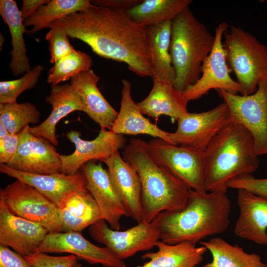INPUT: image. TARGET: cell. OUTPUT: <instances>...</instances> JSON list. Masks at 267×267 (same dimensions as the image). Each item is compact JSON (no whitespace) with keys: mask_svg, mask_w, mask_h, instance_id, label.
Here are the masks:
<instances>
[{"mask_svg":"<svg viewBox=\"0 0 267 267\" xmlns=\"http://www.w3.org/2000/svg\"><path fill=\"white\" fill-rule=\"evenodd\" d=\"M69 36L87 44L100 57L126 63L140 77H152L146 48L147 27L125 11L94 5L51 23Z\"/></svg>","mask_w":267,"mask_h":267,"instance_id":"6da1fadb","label":"cell"},{"mask_svg":"<svg viewBox=\"0 0 267 267\" xmlns=\"http://www.w3.org/2000/svg\"><path fill=\"white\" fill-rule=\"evenodd\" d=\"M230 212L231 202L226 193L189 188L184 208L160 212L152 222L158 228L162 242L170 245L182 242L196 245L208 236L226 231Z\"/></svg>","mask_w":267,"mask_h":267,"instance_id":"7a4b0ae2","label":"cell"},{"mask_svg":"<svg viewBox=\"0 0 267 267\" xmlns=\"http://www.w3.org/2000/svg\"><path fill=\"white\" fill-rule=\"evenodd\" d=\"M147 144L140 138H132L124 148L122 157L139 177L143 221L151 222L160 212L184 208L189 188L151 158Z\"/></svg>","mask_w":267,"mask_h":267,"instance_id":"3957f363","label":"cell"},{"mask_svg":"<svg viewBox=\"0 0 267 267\" xmlns=\"http://www.w3.org/2000/svg\"><path fill=\"white\" fill-rule=\"evenodd\" d=\"M204 154L206 192L226 193L229 180L240 175H252L259 167L250 133L233 121L214 137Z\"/></svg>","mask_w":267,"mask_h":267,"instance_id":"277c9868","label":"cell"},{"mask_svg":"<svg viewBox=\"0 0 267 267\" xmlns=\"http://www.w3.org/2000/svg\"><path fill=\"white\" fill-rule=\"evenodd\" d=\"M215 36L189 7L172 21L170 54L176 72L175 88L182 92L200 78L204 60L210 53Z\"/></svg>","mask_w":267,"mask_h":267,"instance_id":"5b68a950","label":"cell"},{"mask_svg":"<svg viewBox=\"0 0 267 267\" xmlns=\"http://www.w3.org/2000/svg\"><path fill=\"white\" fill-rule=\"evenodd\" d=\"M222 46L230 71L236 76L242 95L251 94L267 79V46L240 26L224 32Z\"/></svg>","mask_w":267,"mask_h":267,"instance_id":"8992f818","label":"cell"},{"mask_svg":"<svg viewBox=\"0 0 267 267\" xmlns=\"http://www.w3.org/2000/svg\"><path fill=\"white\" fill-rule=\"evenodd\" d=\"M0 200L11 214L41 224L49 233L61 232L60 209L32 186L16 179L0 189Z\"/></svg>","mask_w":267,"mask_h":267,"instance_id":"52a82bcc","label":"cell"},{"mask_svg":"<svg viewBox=\"0 0 267 267\" xmlns=\"http://www.w3.org/2000/svg\"><path fill=\"white\" fill-rule=\"evenodd\" d=\"M216 91L226 104L232 121L250 133L256 155H267V79L249 95L233 94L223 89Z\"/></svg>","mask_w":267,"mask_h":267,"instance_id":"ba28073f","label":"cell"},{"mask_svg":"<svg viewBox=\"0 0 267 267\" xmlns=\"http://www.w3.org/2000/svg\"><path fill=\"white\" fill-rule=\"evenodd\" d=\"M151 158L181 179L189 188L206 192L204 188V151L169 143L154 138L147 144Z\"/></svg>","mask_w":267,"mask_h":267,"instance_id":"9c48e42d","label":"cell"},{"mask_svg":"<svg viewBox=\"0 0 267 267\" xmlns=\"http://www.w3.org/2000/svg\"><path fill=\"white\" fill-rule=\"evenodd\" d=\"M89 233L96 242L122 260L150 250L160 240L156 226L144 221L126 230L119 231L109 227L106 222L100 219L89 226Z\"/></svg>","mask_w":267,"mask_h":267,"instance_id":"30bf717a","label":"cell"},{"mask_svg":"<svg viewBox=\"0 0 267 267\" xmlns=\"http://www.w3.org/2000/svg\"><path fill=\"white\" fill-rule=\"evenodd\" d=\"M228 27L225 22L220 23L216 27L214 44L203 62L200 78L181 92L187 103L199 98L213 89H223L233 94L240 92L239 84L230 76L222 46L223 34Z\"/></svg>","mask_w":267,"mask_h":267,"instance_id":"8fae6325","label":"cell"},{"mask_svg":"<svg viewBox=\"0 0 267 267\" xmlns=\"http://www.w3.org/2000/svg\"><path fill=\"white\" fill-rule=\"evenodd\" d=\"M228 107L223 102L200 113H188L177 121L178 127L169 136L175 145L204 151L214 137L231 121Z\"/></svg>","mask_w":267,"mask_h":267,"instance_id":"7c38bea8","label":"cell"},{"mask_svg":"<svg viewBox=\"0 0 267 267\" xmlns=\"http://www.w3.org/2000/svg\"><path fill=\"white\" fill-rule=\"evenodd\" d=\"M81 135L80 132L74 130L65 134L75 144V149L69 155L60 154L61 173L73 175L88 162L99 161L104 163L115 152L126 146L127 139L124 135L115 134L103 127H100L98 135L93 140H84Z\"/></svg>","mask_w":267,"mask_h":267,"instance_id":"4fadbf2b","label":"cell"},{"mask_svg":"<svg viewBox=\"0 0 267 267\" xmlns=\"http://www.w3.org/2000/svg\"><path fill=\"white\" fill-rule=\"evenodd\" d=\"M28 127L18 133V149L6 165L18 171L33 174L61 173L60 154L54 145L31 134Z\"/></svg>","mask_w":267,"mask_h":267,"instance_id":"5bb4252c","label":"cell"},{"mask_svg":"<svg viewBox=\"0 0 267 267\" xmlns=\"http://www.w3.org/2000/svg\"><path fill=\"white\" fill-rule=\"evenodd\" d=\"M81 170L86 179L87 190L97 204L101 219L107 222L111 228L119 230L121 218L129 217V215L108 170L96 161L86 163Z\"/></svg>","mask_w":267,"mask_h":267,"instance_id":"9a60e30c","label":"cell"},{"mask_svg":"<svg viewBox=\"0 0 267 267\" xmlns=\"http://www.w3.org/2000/svg\"><path fill=\"white\" fill-rule=\"evenodd\" d=\"M43 253H69L90 265L104 267H126L124 260L116 257L106 247L94 245L80 232L48 233L38 250Z\"/></svg>","mask_w":267,"mask_h":267,"instance_id":"2e32d148","label":"cell"},{"mask_svg":"<svg viewBox=\"0 0 267 267\" xmlns=\"http://www.w3.org/2000/svg\"><path fill=\"white\" fill-rule=\"evenodd\" d=\"M0 171L35 187L60 209L72 195L88 190L86 179L81 170L73 175L62 173L38 175L18 171L5 164H0Z\"/></svg>","mask_w":267,"mask_h":267,"instance_id":"e0dca14e","label":"cell"},{"mask_svg":"<svg viewBox=\"0 0 267 267\" xmlns=\"http://www.w3.org/2000/svg\"><path fill=\"white\" fill-rule=\"evenodd\" d=\"M48 233L41 224L11 214L0 200V245L25 257L38 252Z\"/></svg>","mask_w":267,"mask_h":267,"instance_id":"ac0fdd59","label":"cell"},{"mask_svg":"<svg viewBox=\"0 0 267 267\" xmlns=\"http://www.w3.org/2000/svg\"><path fill=\"white\" fill-rule=\"evenodd\" d=\"M51 88L49 94L45 98L52 106L50 114L41 124L34 127L28 126V128L33 134L57 146L56 131L58 122L74 111L85 112V108L81 96L70 84H58Z\"/></svg>","mask_w":267,"mask_h":267,"instance_id":"d6986e66","label":"cell"},{"mask_svg":"<svg viewBox=\"0 0 267 267\" xmlns=\"http://www.w3.org/2000/svg\"><path fill=\"white\" fill-rule=\"evenodd\" d=\"M240 214L234 232L241 238L267 245V197L245 189L238 190Z\"/></svg>","mask_w":267,"mask_h":267,"instance_id":"ffe728a7","label":"cell"},{"mask_svg":"<svg viewBox=\"0 0 267 267\" xmlns=\"http://www.w3.org/2000/svg\"><path fill=\"white\" fill-rule=\"evenodd\" d=\"M110 178L128 212L129 217L139 223L143 221L141 205V184L139 177L120 155L115 152L104 162Z\"/></svg>","mask_w":267,"mask_h":267,"instance_id":"44dd1931","label":"cell"},{"mask_svg":"<svg viewBox=\"0 0 267 267\" xmlns=\"http://www.w3.org/2000/svg\"><path fill=\"white\" fill-rule=\"evenodd\" d=\"M122 85L120 109L111 130L123 135L147 134L174 144L170 138V133L152 123L139 110L131 96V83L123 79Z\"/></svg>","mask_w":267,"mask_h":267,"instance_id":"7402d4cb","label":"cell"},{"mask_svg":"<svg viewBox=\"0 0 267 267\" xmlns=\"http://www.w3.org/2000/svg\"><path fill=\"white\" fill-rule=\"evenodd\" d=\"M100 78L92 69L73 77L70 84L81 96L85 113L100 127L111 130L117 117V112L100 91L97 84Z\"/></svg>","mask_w":267,"mask_h":267,"instance_id":"603a6c76","label":"cell"},{"mask_svg":"<svg viewBox=\"0 0 267 267\" xmlns=\"http://www.w3.org/2000/svg\"><path fill=\"white\" fill-rule=\"evenodd\" d=\"M172 21H167L148 27L146 48L152 75L171 83L174 86L176 72L170 54Z\"/></svg>","mask_w":267,"mask_h":267,"instance_id":"cb8c5ba5","label":"cell"},{"mask_svg":"<svg viewBox=\"0 0 267 267\" xmlns=\"http://www.w3.org/2000/svg\"><path fill=\"white\" fill-rule=\"evenodd\" d=\"M153 87L148 96L136 103L143 114L157 119L166 115L178 121L188 113L182 93L169 81L152 78Z\"/></svg>","mask_w":267,"mask_h":267,"instance_id":"d4e9b609","label":"cell"},{"mask_svg":"<svg viewBox=\"0 0 267 267\" xmlns=\"http://www.w3.org/2000/svg\"><path fill=\"white\" fill-rule=\"evenodd\" d=\"M0 13L9 29L12 46L9 67L13 75H24L32 70L27 56L23 35L26 32L20 10L13 0H0Z\"/></svg>","mask_w":267,"mask_h":267,"instance_id":"484cf974","label":"cell"},{"mask_svg":"<svg viewBox=\"0 0 267 267\" xmlns=\"http://www.w3.org/2000/svg\"><path fill=\"white\" fill-rule=\"evenodd\" d=\"M156 246L157 251L142 256L149 261L136 267H195L202 262L207 251L204 246L197 247L189 242L170 245L159 240Z\"/></svg>","mask_w":267,"mask_h":267,"instance_id":"4316f807","label":"cell"},{"mask_svg":"<svg viewBox=\"0 0 267 267\" xmlns=\"http://www.w3.org/2000/svg\"><path fill=\"white\" fill-rule=\"evenodd\" d=\"M61 232H81L101 219L97 204L88 191L72 195L60 209Z\"/></svg>","mask_w":267,"mask_h":267,"instance_id":"83f0119b","label":"cell"},{"mask_svg":"<svg viewBox=\"0 0 267 267\" xmlns=\"http://www.w3.org/2000/svg\"><path fill=\"white\" fill-rule=\"evenodd\" d=\"M200 243L212 256V261L204 267H267L258 254L247 253L238 245H232L221 238L213 237Z\"/></svg>","mask_w":267,"mask_h":267,"instance_id":"f1b7e54d","label":"cell"},{"mask_svg":"<svg viewBox=\"0 0 267 267\" xmlns=\"http://www.w3.org/2000/svg\"><path fill=\"white\" fill-rule=\"evenodd\" d=\"M192 2L191 0H144L125 12L133 21L148 27L172 21Z\"/></svg>","mask_w":267,"mask_h":267,"instance_id":"f546056e","label":"cell"},{"mask_svg":"<svg viewBox=\"0 0 267 267\" xmlns=\"http://www.w3.org/2000/svg\"><path fill=\"white\" fill-rule=\"evenodd\" d=\"M94 6L89 0H50L31 17L24 20V25L25 27L32 26L29 33L34 34L47 28L54 21Z\"/></svg>","mask_w":267,"mask_h":267,"instance_id":"4dcf8cb0","label":"cell"},{"mask_svg":"<svg viewBox=\"0 0 267 267\" xmlns=\"http://www.w3.org/2000/svg\"><path fill=\"white\" fill-rule=\"evenodd\" d=\"M40 113L29 102L0 104V123L9 133L18 134L29 124L39 122Z\"/></svg>","mask_w":267,"mask_h":267,"instance_id":"1f68e13d","label":"cell"},{"mask_svg":"<svg viewBox=\"0 0 267 267\" xmlns=\"http://www.w3.org/2000/svg\"><path fill=\"white\" fill-rule=\"evenodd\" d=\"M91 57L86 53L74 50L54 63L47 73V82L51 86L59 84L90 69Z\"/></svg>","mask_w":267,"mask_h":267,"instance_id":"d6a6232c","label":"cell"},{"mask_svg":"<svg viewBox=\"0 0 267 267\" xmlns=\"http://www.w3.org/2000/svg\"><path fill=\"white\" fill-rule=\"evenodd\" d=\"M43 70L42 65H36L19 79L0 81V104L17 102V98L23 92L36 85Z\"/></svg>","mask_w":267,"mask_h":267,"instance_id":"836d02e7","label":"cell"},{"mask_svg":"<svg viewBox=\"0 0 267 267\" xmlns=\"http://www.w3.org/2000/svg\"><path fill=\"white\" fill-rule=\"evenodd\" d=\"M45 39L49 43L50 62L54 64L75 50L69 41V36L62 29H49Z\"/></svg>","mask_w":267,"mask_h":267,"instance_id":"e575fe53","label":"cell"},{"mask_svg":"<svg viewBox=\"0 0 267 267\" xmlns=\"http://www.w3.org/2000/svg\"><path fill=\"white\" fill-rule=\"evenodd\" d=\"M226 186L227 188L243 189L267 197V178H256L251 174L243 175L229 180Z\"/></svg>","mask_w":267,"mask_h":267,"instance_id":"d590c367","label":"cell"},{"mask_svg":"<svg viewBox=\"0 0 267 267\" xmlns=\"http://www.w3.org/2000/svg\"><path fill=\"white\" fill-rule=\"evenodd\" d=\"M33 267H72L77 258L70 254L63 256H52L37 252L24 257Z\"/></svg>","mask_w":267,"mask_h":267,"instance_id":"8d00e7d4","label":"cell"},{"mask_svg":"<svg viewBox=\"0 0 267 267\" xmlns=\"http://www.w3.org/2000/svg\"><path fill=\"white\" fill-rule=\"evenodd\" d=\"M19 143L18 134L9 133L0 138V164H7L16 153Z\"/></svg>","mask_w":267,"mask_h":267,"instance_id":"74e56055","label":"cell"},{"mask_svg":"<svg viewBox=\"0 0 267 267\" xmlns=\"http://www.w3.org/2000/svg\"><path fill=\"white\" fill-rule=\"evenodd\" d=\"M0 267H33L20 254L0 245Z\"/></svg>","mask_w":267,"mask_h":267,"instance_id":"f35d334b","label":"cell"},{"mask_svg":"<svg viewBox=\"0 0 267 267\" xmlns=\"http://www.w3.org/2000/svg\"><path fill=\"white\" fill-rule=\"evenodd\" d=\"M90 1L96 6L125 11L138 5L142 0H93Z\"/></svg>","mask_w":267,"mask_h":267,"instance_id":"ab89813d","label":"cell"},{"mask_svg":"<svg viewBox=\"0 0 267 267\" xmlns=\"http://www.w3.org/2000/svg\"><path fill=\"white\" fill-rule=\"evenodd\" d=\"M50 0H23L20 12L23 21L31 17L43 5Z\"/></svg>","mask_w":267,"mask_h":267,"instance_id":"60d3db41","label":"cell"},{"mask_svg":"<svg viewBox=\"0 0 267 267\" xmlns=\"http://www.w3.org/2000/svg\"><path fill=\"white\" fill-rule=\"evenodd\" d=\"M9 134L5 127L0 123V138H2Z\"/></svg>","mask_w":267,"mask_h":267,"instance_id":"b9f144b4","label":"cell"},{"mask_svg":"<svg viewBox=\"0 0 267 267\" xmlns=\"http://www.w3.org/2000/svg\"><path fill=\"white\" fill-rule=\"evenodd\" d=\"M72 267H82V265L78 262L77 260L75 262Z\"/></svg>","mask_w":267,"mask_h":267,"instance_id":"7bdbcfd3","label":"cell"},{"mask_svg":"<svg viewBox=\"0 0 267 267\" xmlns=\"http://www.w3.org/2000/svg\"><path fill=\"white\" fill-rule=\"evenodd\" d=\"M3 39L4 38L2 35L0 34V49H1V46H2L3 45V43L4 42Z\"/></svg>","mask_w":267,"mask_h":267,"instance_id":"ee69618b","label":"cell"},{"mask_svg":"<svg viewBox=\"0 0 267 267\" xmlns=\"http://www.w3.org/2000/svg\"></svg>","mask_w":267,"mask_h":267,"instance_id":"f6af8a7d","label":"cell"}]
</instances>
